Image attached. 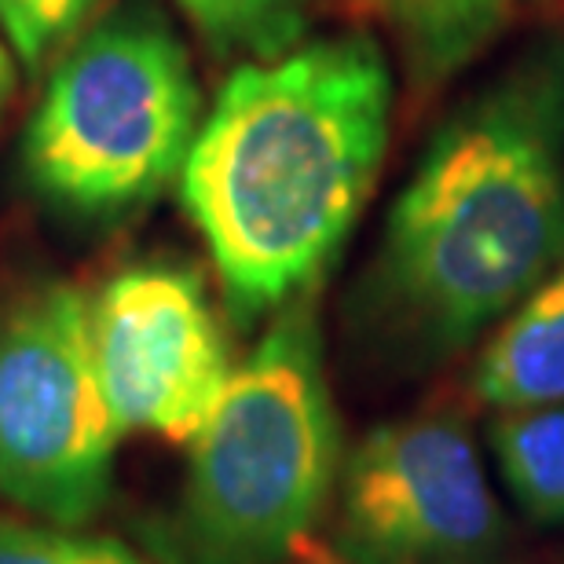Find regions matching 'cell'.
Wrapping results in <instances>:
<instances>
[{"instance_id":"2","label":"cell","mask_w":564,"mask_h":564,"mask_svg":"<svg viewBox=\"0 0 564 564\" xmlns=\"http://www.w3.org/2000/svg\"><path fill=\"white\" fill-rule=\"evenodd\" d=\"M561 261L564 41H543L433 132L392 202L375 297L414 359H451Z\"/></svg>"},{"instance_id":"6","label":"cell","mask_w":564,"mask_h":564,"mask_svg":"<svg viewBox=\"0 0 564 564\" xmlns=\"http://www.w3.org/2000/svg\"><path fill=\"white\" fill-rule=\"evenodd\" d=\"M506 517L455 414H414L359 440L337 473L341 564H488Z\"/></svg>"},{"instance_id":"14","label":"cell","mask_w":564,"mask_h":564,"mask_svg":"<svg viewBox=\"0 0 564 564\" xmlns=\"http://www.w3.org/2000/svg\"><path fill=\"white\" fill-rule=\"evenodd\" d=\"M11 77H15V70H11V48H8L4 41H0V110H4V104H8Z\"/></svg>"},{"instance_id":"4","label":"cell","mask_w":564,"mask_h":564,"mask_svg":"<svg viewBox=\"0 0 564 564\" xmlns=\"http://www.w3.org/2000/svg\"><path fill=\"white\" fill-rule=\"evenodd\" d=\"M198 137V85L154 8L107 15L55 66L26 129V173L55 206L115 217L173 184Z\"/></svg>"},{"instance_id":"9","label":"cell","mask_w":564,"mask_h":564,"mask_svg":"<svg viewBox=\"0 0 564 564\" xmlns=\"http://www.w3.org/2000/svg\"><path fill=\"white\" fill-rule=\"evenodd\" d=\"M517 0H356L400 44L419 88L447 85L495 44Z\"/></svg>"},{"instance_id":"1","label":"cell","mask_w":564,"mask_h":564,"mask_svg":"<svg viewBox=\"0 0 564 564\" xmlns=\"http://www.w3.org/2000/svg\"><path fill=\"white\" fill-rule=\"evenodd\" d=\"M389 126V59L367 33L297 44L228 77L180 191L235 319L315 286L370 198Z\"/></svg>"},{"instance_id":"11","label":"cell","mask_w":564,"mask_h":564,"mask_svg":"<svg viewBox=\"0 0 564 564\" xmlns=\"http://www.w3.org/2000/svg\"><path fill=\"white\" fill-rule=\"evenodd\" d=\"M180 8L213 52L253 63L297 48L315 0H180Z\"/></svg>"},{"instance_id":"7","label":"cell","mask_w":564,"mask_h":564,"mask_svg":"<svg viewBox=\"0 0 564 564\" xmlns=\"http://www.w3.org/2000/svg\"><path fill=\"white\" fill-rule=\"evenodd\" d=\"M88 330L121 433L191 444L235 370L202 279L176 264L126 268L88 304Z\"/></svg>"},{"instance_id":"5","label":"cell","mask_w":564,"mask_h":564,"mask_svg":"<svg viewBox=\"0 0 564 564\" xmlns=\"http://www.w3.org/2000/svg\"><path fill=\"white\" fill-rule=\"evenodd\" d=\"M118 436L85 293L55 279L15 293L0 308V491L82 528L110 499Z\"/></svg>"},{"instance_id":"13","label":"cell","mask_w":564,"mask_h":564,"mask_svg":"<svg viewBox=\"0 0 564 564\" xmlns=\"http://www.w3.org/2000/svg\"><path fill=\"white\" fill-rule=\"evenodd\" d=\"M96 0H0V33L26 70L48 59L82 26Z\"/></svg>"},{"instance_id":"12","label":"cell","mask_w":564,"mask_h":564,"mask_svg":"<svg viewBox=\"0 0 564 564\" xmlns=\"http://www.w3.org/2000/svg\"><path fill=\"white\" fill-rule=\"evenodd\" d=\"M0 564H147L129 546L82 535L63 524H30L0 517Z\"/></svg>"},{"instance_id":"8","label":"cell","mask_w":564,"mask_h":564,"mask_svg":"<svg viewBox=\"0 0 564 564\" xmlns=\"http://www.w3.org/2000/svg\"><path fill=\"white\" fill-rule=\"evenodd\" d=\"M473 392L499 414L564 403V261L484 341Z\"/></svg>"},{"instance_id":"10","label":"cell","mask_w":564,"mask_h":564,"mask_svg":"<svg viewBox=\"0 0 564 564\" xmlns=\"http://www.w3.org/2000/svg\"><path fill=\"white\" fill-rule=\"evenodd\" d=\"M488 444L513 502L539 524H564V403L502 411Z\"/></svg>"},{"instance_id":"3","label":"cell","mask_w":564,"mask_h":564,"mask_svg":"<svg viewBox=\"0 0 564 564\" xmlns=\"http://www.w3.org/2000/svg\"><path fill=\"white\" fill-rule=\"evenodd\" d=\"M341 473V425L312 293L275 312L191 440L187 480L165 528L173 564H279L319 524Z\"/></svg>"}]
</instances>
